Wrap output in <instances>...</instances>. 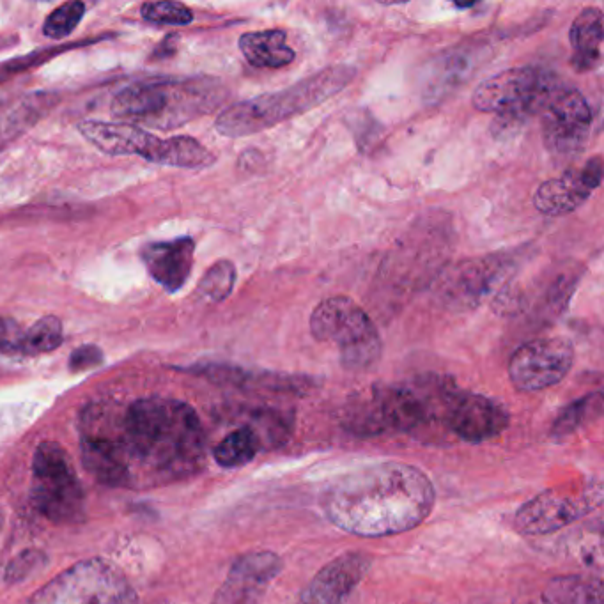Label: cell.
<instances>
[{
  "mask_svg": "<svg viewBox=\"0 0 604 604\" xmlns=\"http://www.w3.org/2000/svg\"><path fill=\"white\" fill-rule=\"evenodd\" d=\"M434 486L420 468L399 461L360 466L328 484L321 507L335 527L358 537H388L422 525Z\"/></svg>",
  "mask_w": 604,
  "mask_h": 604,
  "instance_id": "1",
  "label": "cell"
},
{
  "mask_svg": "<svg viewBox=\"0 0 604 604\" xmlns=\"http://www.w3.org/2000/svg\"><path fill=\"white\" fill-rule=\"evenodd\" d=\"M603 500V482L596 477L562 488L544 489L518 509L514 528L523 535L553 534L597 511Z\"/></svg>",
  "mask_w": 604,
  "mask_h": 604,
  "instance_id": "10",
  "label": "cell"
},
{
  "mask_svg": "<svg viewBox=\"0 0 604 604\" xmlns=\"http://www.w3.org/2000/svg\"><path fill=\"white\" fill-rule=\"evenodd\" d=\"M195 241L178 238L172 241H156L142 248V261L156 284L167 293H178L190 279L194 268Z\"/></svg>",
  "mask_w": 604,
  "mask_h": 604,
  "instance_id": "19",
  "label": "cell"
},
{
  "mask_svg": "<svg viewBox=\"0 0 604 604\" xmlns=\"http://www.w3.org/2000/svg\"><path fill=\"white\" fill-rule=\"evenodd\" d=\"M240 50L254 68L280 70L295 61V50L287 45V32L282 29L245 32L240 38Z\"/></svg>",
  "mask_w": 604,
  "mask_h": 604,
  "instance_id": "22",
  "label": "cell"
},
{
  "mask_svg": "<svg viewBox=\"0 0 604 604\" xmlns=\"http://www.w3.org/2000/svg\"><path fill=\"white\" fill-rule=\"evenodd\" d=\"M24 330L11 319L0 318V351L6 355H18Z\"/></svg>",
  "mask_w": 604,
  "mask_h": 604,
  "instance_id": "32",
  "label": "cell"
},
{
  "mask_svg": "<svg viewBox=\"0 0 604 604\" xmlns=\"http://www.w3.org/2000/svg\"><path fill=\"white\" fill-rule=\"evenodd\" d=\"M603 415V394L585 395L578 401L567 404L564 410L558 413L557 419L551 426V436L557 440H566L567 436L580 431L581 427L589 426L590 422Z\"/></svg>",
  "mask_w": 604,
  "mask_h": 604,
  "instance_id": "26",
  "label": "cell"
},
{
  "mask_svg": "<svg viewBox=\"0 0 604 604\" xmlns=\"http://www.w3.org/2000/svg\"><path fill=\"white\" fill-rule=\"evenodd\" d=\"M82 133L94 148L110 156L137 155L155 163L158 151L162 148V139L153 133L137 128L132 124L107 123V121H82L78 124Z\"/></svg>",
  "mask_w": 604,
  "mask_h": 604,
  "instance_id": "18",
  "label": "cell"
},
{
  "mask_svg": "<svg viewBox=\"0 0 604 604\" xmlns=\"http://www.w3.org/2000/svg\"><path fill=\"white\" fill-rule=\"evenodd\" d=\"M571 41V66L580 73L596 70L603 57V11L585 8L574 18L569 29Z\"/></svg>",
  "mask_w": 604,
  "mask_h": 604,
  "instance_id": "21",
  "label": "cell"
},
{
  "mask_svg": "<svg viewBox=\"0 0 604 604\" xmlns=\"http://www.w3.org/2000/svg\"><path fill=\"white\" fill-rule=\"evenodd\" d=\"M236 284V266L231 261H218L199 282V293L210 302L220 303L233 293Z\"/></svg>",
  "mask_w": 604,
  "mask_h": 604,
  "instance_id": "28",
  "label": "cell"
},
{
  "mask_svg": "<svg viewBox=\"0 0 604 604\" xmlns=\"http://www.w3.org/2000/svg\"><path fill=\"white\" fill-rule=\"evenodd\" d=\"M371 566V555L362 551H348L333 558L303 590L302 604L346 603Z\"/></svg>",
  "mask_w": 604,
  "mask_h": 604,
  "instance_id": "16",
  "label": "cell"
},
{
  "mask_svg": "<svg viewBox=\"0 0 604 604\" xmlns=\"http://www.w3.org/2000/svg\"><path fill=\"white\" fill-rule=\"evenodd\" d=\"M433 417L426 390L406 385H374L369 394L349 404L348 429L358 434H381L383 431L410 433Z\"/></svg>",
  "mask_w": 604,
  "mask_h": 604,
  "instance_id": "7",
  "label": "cell"
},
{
  "mask_svg": "<svg viewBox=\"0 0 604 604\" xmlns=\"http://www.w3.org/2000/svg\"><path fill=\"white\" fill-rule=\"evenodd\" d=\"M86 15L84 2H66L54 9L43 24V34L50 39H62L70 36Z\"/></svg>",
  "mask_w": 604,
  "mask_h": 604,
  "instance_id": "29",
  "label": "cell"
},
{
  "mask_svg": "<svg viewBox=\"0 0 604 604\" xmlns=\"http://www.w3.org/2000/svg\"><path fill=\"white\" fill-rule=\"evenodd\" d=\"M140 15L151 24L188 25L194 22L192 9L181 2H146L140 8Z\"/></svg>",
  "mask_w": 604,
  "mask_h": 604,
  "instance_id": "30",
  "label": "cell"
},
{
  "mask_svg": "<svg viewBox=\"0 0 604 604\" xmlns=\"http://www.w3.org/2000/svg\"><path fill=\"white\" fill-rule=\"evenodd\" d=\"M222 96V86L210 78L135 84L116 94L112 114L137 128L171 130L215 109Z\"/></svg>",
  "mask_w": 604,
  "mask_h": 604,
  "instance_id": "4",
  "label": "cell"
},
{
  "mask_svg": "<svg viewBox=\"0 0 604 604\" xmlns=\"http://www.w3.org/2000/svg\"><path fill=\"white\" fill-rule=\"evenodd\" d=\"M603 183V160L594 156L587 162L548 179L537 188L534 206L548 217H562L580 208Z\"/></svg>",
  "mask_w": 604,
  "mask_h": 604,
  "instance_id": "15",
  "label": "cell"
},
{
  "mask_svg": "<svg viewBox=\"0 0 604 604\" xmlns=\"http://www.w3.org/2000/svg\"><path fill=\"white\" fill-rule=\"evenodd\" d=\"M546 604H604L601 581L585 576H558L543 592Z\"/></svg>",
  "mask_w": 604,
  "mask_h": 604,
  "instance_id": "23",
  "label": "cell"
},
{
  "mask_svg": "<svg viewBox=\"0 0 604 604\" xmlns=\"http://www.w3.org/2000/svg\"><path fill=\"white\" fill-rule=\"evenodd\" d=\"M555 77L535 66H521L486 78L473 93V107L504 121L521 123L539 114L557 87Z\"/></svg>",
  "mask_w": 604,
  "mask_h": 604,
  "instance_id": "9",
  "label": "cell"
},
{
  "mask_svg": "<svg viewBox=\"0 0 604 604\" xmlns=\"http://www.w3.org/2000/svg\"><path fill=\"white\" fill-rule=\"evenodd\" d=\"M155 604H158V603H155Z\"/></svg>",
  "mask_w": 604,
  "mask_h": 604,
  "instance_id": "34",
  "label": "cell"
},
{
  "mask_svg": "<svg viewBox=\"0 0 604 604\" xmlns=\"http://www.w3.org/2000/svg\"><path fill=\"white\" fill-rule=\"evenodd\" d=\"M310 332L319 342H332L349 371L376 364L383 344L369 314L348 296H332L319 303L310 316Z\"/></svg>",
  "mask_w": 604,
  "mask_h": 604,
  "instance_id": "5",
  "label": "cell"
},
{
  "mask_svg": "<svg viewBox=\"0 0 604 604\" xmlns=\"http://www.w3.org/2000/svg\"><path fill=\"white\" fill-rule=\"evenodd\" d=\"M353 78L355 68L330 66L282 91L233 103L217 117L215 128L220 135L229 139L270 130L275 124L316 109L335 94L341 93Z\"/></svg>",
  "mask_w": 604,
  "mask_h": 604,
  "instance_id": "3",
  "label": "cell"
},
{
  "mask_svg": "<svg viewBox=\"0 0 604 604\" xmlns=\"http://www.w3.org/2000/svg\"><path fill=\"white\" fill-rule=\"evenodd\" d=\"M27 604H135V596L114 567L93 558L59 574Z\"/></svg>",
  "mask_w": 604,
  "mask_h": 604,
  "instance_id": "11",
  "label": "cell"
},
{
  "mask_svg": "<svg viewBox=\"0 0 604 604\" xmlns=\"http://www.w3.org/2000/svg\"><path fill=\"white\" fill-rule=\"evenodd\" d=\"M103 362V353L96 346H80L71 353L70 369L73 372L93 369Z\"/></svg>",
  "mask_w": 604,
  "mask_h": 604,
  "instance_id": "33",
  "label": "cell"
},
{
  "mask_svg": "<svg viewBox=\"0 0 604 604\" xmlns=\"http://www.w3.org/2000/svg\"><path fill=\"white\" fill-rule=\"evenodd\" d=\"M124 450L142 465L167 477L201 470L206 434L190 404L165 397L139 399L124 417Z\"/></svg>",
  "mask_w": 604,
  "mask_h": 604,
  "instance_id": "2",
  "label": "cell"
},
{
  "mask_svg": "<svg viewBox=\"0 0 604 604\" xmlns=\"http://www.w3.org/2000/svg\"><path fill=\"white\" fill-rule=\"evenodd\" d=\"M544 146L553 156L578 155L592 132L594 114L587 98L573 87L557 86L541 109Z\"/></svg>",
  "mask_w": 604,
  "mask_h": 604,
  "instance_id": "13",
  "label": "cell"
},
{
  "mask_svg": "<svg viewBox=\"0 0 604 604\" xmlns=\"http://www.w3.org/2000/svg\"><path fill=\"white\" fill-rule=\"evenodd\" d=\"M215 162V156L210 149L202 146L199 140L186 135H178L172 139L163 140L162 148L158 151L155 163L179 169H202Z\"/></svg>",
  "mask_w": 604,
  "mask_h": 604,
  "instance_id": "24",
  "label": "cell"
},
{
  "mask_svg": "<svg viewBox=\"0 0 604 604\" xmlns=\"http://www.w3.org/2000/svg\"><path fill=\"white\" fill-rule=\"evenodd\" d=\"M80 450L87 472L96 481L110 488H126L132 484L130 457L121 440H114L107 434H84Z\"/></svg>",
  "mask_w": 604,
  "mask_h": 604,
  "instance_id": "20",
  "label": "cell"
},
{
  "mask_svg": "<svg viewBox=\"0 0 604 604\" xmlns=\"http://www.w3.org/2000/svg\"><path fill=\"white\" fill-rule=\"evenodd\" d=\"M263 449L259 434L250 426L238 427L233 433L227 434L222 442L215 447V461L224 468H240L254 461V457Z\"/></svg>",
  "mask_w": 604,
  "mask_h": 604,
  "instance_id": "25",
  "label": "cell"
},
{
  "mask_svg": "<svg viewBox=\"0 0 604 604\" xmlns=\"http://www.w3.org/2000/svg\"><path fill=\"white\" fill-rule=\"evenodd\" d=\"M426 395L431 413L465 442H488L509 426L511 415L505 406L486 395L457 388L450 380L434 378Z\"/></svg>",
  "mask_w": 604,
  "mask_h": 604,
  "instance_id": "6",
  "label": "cell"
},
{
  "mask_svg": "<svg viewBox=\"0 0 604 604\" xmlns=\"http://www.w3.org/2000/svg\"><path fill=\"white\" fill-rule=\"evenodd\" d=\"M45 557L43 553L39 551H25L20 557H16L11 564H9L8 571H6V578L11 583L15 581H22L31 576L34 571H38L39 567L43 566Z\"/></svg>",
  "mask_w": 604,
  "mask_h": 604,
  "instance_id": "31",
  "label": "cell"
},
{
  "mask_svg": "<svg viewBox=\"0 0 604 604\" xmlns=\"http://www.w3.org/2000/svg\"><path fill=\"white\" fill-rule=\"evenodd\" d=\"M574 364V348L564 337L521 344L509 360V378L519 392H539L564 380Z\"/></svg>",
  "mask_w": 604,
  "mask_h": 604,
  "instance_id": "14",
  "label": "cell"
},
{
  "mask_svg": "<svg viewBox=\"0 0 604 604\" xmlns=\"http://www.w3.org/2000/svg\"><path fill=\"white\" fill-rule=\"evenodd\" d=\"M32 502L54 523L84 518L86 498L68 452L55 442H43L32 459Z\"/></svg>",
  "mask_w": 604,
  "mask_h": 604,
  "instance_id": "8",
  "label": "cell"
},
{
  "mask_svg": "<svg viewBox=\"0 0 604 604\" xmlns=\"http://www.w3.org/2000/svg\"><path fill=\"white\" fill-rule=\"evenodd\" d=\"M514 264L505 256L472 257L447 268L434 284V298L454 312L477 309L502 295Z\"/></svg>",
  "mask_w": 604,
  "mask_h": 604,
  "instance_id": "12",
  "label": "cell"
},
{
  "mask_svg": "<svg viewBox=\"0 0 604 604\" xmlns=\"http://www.w3.org/2000/svg\"><path fill=\"white\" fill-rule=\"evenodd\" d=\"M282 571V560L272 551L247 553L234 562L217 604H257L268 585Z\"/></svg>",
  "mask_w": 604,
  "mask_h": 604,
  "instance_id": "17",
  "label": "cell"
},
{
  "mask_svg": "<svg viewBox=\"0 0 604 604\" xmlns=\"http://www.w3.org/2000/svg\"><path fill=\"white\" fill-rule=\"evenodd\" d=\"M62 344L61 319L55 316H45L38 319L34 325L25 330L18 348V355L36 357L43 353H50Z\"/></svg>",
  "mask_w": 604,
  "mask_h": 604,
  "instance_id": "27",
  "label": "cell"
}]
</instances>
